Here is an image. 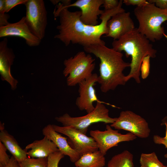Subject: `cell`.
Listing matches in <instances>:
<instances>
[{
  "label": "cell",
  "instance_id": "cell-1",
  "mask_svg": "<svg viewBox=\"0 0 167 167\" xmlns=\"http://www.w3.org/2000/svg\"><path fill=\"white\" fill-rule=\"evenodd\" d=\"M123 0L119 1L116 8L105 11L100 17V23L95 26L86 25L80 20V11H70L68 8H61L57 6L54 14L59 17V24L57 27L58 33L54 38L63 42L66 46L71 43L85 47L92 45H105L101 36L107 32L108 21L115 15L125 11L122 7Z\"/></svg>",
  "mask_w": 167,
  "mask_h": 167
},
{
  "label": "cell",
  "instance_id": "cell-2",
  "mask_svg": "<svg viewBox=\"0 0 167 167\" xmlns=\"http://www.w3.org/2000/svg\"><path fill=\"white\" fill-rule=\"evenodd\" d=\"M84 49L85 52L92 54L100 60L98 83L102 92L107 93L114 90L118 86L126 84L123 71L130 67V63L123 60L122 52L105 45H92Z\"/></svg>",
  "mask_w": 167,
  "mask_h": 167
},
{
  "label": "cell",
  "instance_id": "cell-3",
  "mask_svg": "<svg viewBox=\"0 0 167 167\" xmlns=\"http://www.w3.org/2000/svg\"><path fill=\"white\" fill-rule=\"evenodd\" d=\"M112 46L116 51L124 52L127 58L131 57L130 71L125 76L126 81L133 78L137 83H140V68L143 58L149 56L154 58L156 56L157 51L150 41L135 28L119 39L113 40Z\"/></svg>",
  "mask_w": 167,
  "mask_h": 167
},
{
  "label": "cell",
  "instance_id": "cell-4",
  "mask_svg": "<svg viewBox=\"0 0 167 167\" xmlns=\"http://www.w3.org/2000/svg\"><path fill=\"white\" fill-rule=\"evenodd\" d=\"M134 12L139 24L138 31L150 41L154 42L163 36L167 38L162 26L167 21V9H160L148 2L142 6L136 7Z\"/></svg>",
  "mask_w": 167,
  "mask_h": 167
},
{
  "label": "cell",
  "instance_id": "cell-5",
  "mask_svg": "<svg viewBox=\"0 0 167 167\" xmlns=\"http://www.w3.org/2000/svg\"><path fill=\"white\" fill-rule=\"evenodd\" d=\"M63 74L67 77L69 86H74L87 79L93 74L96 64L95 59L89 54L80 51L74 56L64 60Z\"/></svg>",
  "mask_w": 167,
  "mask_h": 167
},
{
  "label": "cell",
  "instance_id": "cell-6",
  "mask_svg": "<svg viewBox=\"0 0 167 167\" xmlns=\"http://www.w3.org/2000/svg\"><path fill=\"white\" fill-rule=\"evenodd\" d=\"M104 103L96 102L94 110L86 115L72 117L66 113L55 119L63 126H72L82 133L86 134L89 127L92 124L102 122L105 124L114 123L117 118H112L109 115V110Z\"/></svg>",
  "mask_w": 167,
  "mask_h": 167
},
{
  "label": "cell",
  "instance_id": "cell-7",
  "mask_svg": "<svg viewBox=\"0 0 167 167\" xmlns=\"http://www.w3.org/2000/svg\"><path fill=\"white\" fill-rule=\"evenodd\" d=\"M26 23L32 32L41 40L47 24V12L43 0H27L24 4Z\"/></svg>",
  "mask_w": 167,
  "mask_h": 167
},
{
  "label": "cell",
  "instance_id": "cell-8",
  "mask_svg": "<svg viewBox=\"0 0 167 167\" xmlns=\"http://www.w3.org/2000/svg\"><path fill=\"white\" fill-rule=\"evenodd\" d=\"M110 126L116 129L128 131L141 138H148L151 131L146 120L130 110L121 111L116 121Z\"/></svg>",
  "mask_w": 167,
  "mask_h": 167
},
{
  "label": "cell",
  "instance_id": "cell-9",
  "mask_svg": "<svg viewBox=\"0 0 167 167\" xmlns=\"http://www.w3.org/2000/svg\"><path fill=\"white\" fill-rule=\"evenodd\" d=\"M111 127L107 124L104 131L97 130L90 131V135L96 142L99 150L105 156L109 149L117 146L119 143L133 140L137 138L131 132L122 134Z\"/></svg>",
  "mask_w": 167,
  "mask_h": 167
},
{
  "label": "cell",
  "instance_id": "cell-10",
  "mask_svg": "<svg viewBox=\"0 0 167 167\" xmlns=\"http://www.w3.org/2000/svg\"><path fill=\"white\" fill-rule=\"evenodd\" d=\"M52 125L56 131L68 137L73 146L72 148L80 156L86 153L98 150L97 143L92 137L88 136L73 126Z\"/></svg>",
  "mask_w": 167,
  "mask_h": 167
},
{
  "label": "cell",
  "instance_id": "cell-11",
  "mask_svg": "<svg viewBox=\"0 0 167 167\" xmlns=\"http://www.w3.org/2000/svg\"><path fill=\"white\" fill-rule=\"evenodd\" d=\"M98 81V75L93 73L79 84V96L76 99L75 104L80 110H85L87 113L91 112L95 109L93 104L96 101L109 105L98 99L94 87Z\"/></svg>",
  "mask_w": 167,
  "mask_h": 167
},
{
  "label": "cell",
  "instance_id": "cell-12",
  "mask_svg": "<svg viewBox=\"0 0 167 167\" xmlns=\"http://www.w3.org/2000/svg\"><path fill=\"white\" fill-rule=\"evenodd\" d=\"M104 0H77L72 3L65 6L61 3L57 6L61 8L76 7L81 11L80 20L83 23L88 25L95 26L98 24V16L101 15L104 11L100 9Z\"/></svg>",
  "mask_w": 167,
  "mask_h": 167
},
{
  "label": "cell",
  "instance_id": "cell-13",
  "mask_svg": "<svg viewBox=\"0 0 167 167\" xmlns=\"http://www.w3.org/2000/svg\"><path fill=\"white\" fill-rule=\"evenodd\" d=\"M135 28L130 12H119L113 16L108 21L106 36L117 40Z\"/></svg>",
  "mask_w": 167,
  "mask_h": 167
},
{
  "label": "cell",
  "instance_id": "cell-14",
  "mask_svg": "<svg viewBox=\"0 0 167 167\" xmlns=\"http://www.w3.org/2000/svg\"><path fill=\"white\" fill-rule=\"evenodd\" d=\"M10 36H18L24 39L26 44L30 47L38 46L41 41L29 28L25 23V16L16 23H10L0 27V37Z\"/></svg>",
  "mask_w": 167,
  "mask_h": 167
},
{
  "label": "cell",
  "instance_id": "cell-15",
  "mask_svg": "<svg viewBox=\"0 0 167 167\" xmlns=\"http://www.w3.org/2000/svg\"><path fill=\"white\" fill-rule=\"evenodd\" d=\"M7 42L5 38L0 42V74L2 80L8 82L11 89L15 90L18 81L11 75V67L15 56L12 49L8 47Z\"/></svg>",
  "mask_w": 167,
  "mask_h": 167
},
{
  "label": "cell",
  "instance_id": "cell-16",
  "mask_svg": "<svg viewBox=\"0 0 167 167\" xmlns=\"http://www.w3.org/2000/svg\"><path fill=\"white\" fill-rule=\"evenodd\" d=\"M42 132L44 136L52 141L62 153L69 157L72 162L75 163L80 158V156L69 145L67 138L62 136L60 133L56 131L52 125L49 124L45 126Z\"/></svg>",
  "mask_w": 167,
  "mask_h": 167
},
{
  "label": "cell",
  "instance_id": "cell-17",
  "mask_svg": "<svg viewBox=\"0 0 167 167\" xmlns=\"http://www.w3.org/2000/svg\"><path fill=\"white\" fill-rule=\"evenodd\" d=\"M28 157L39 158L47 157L51 154L59 151L55 144L47 137L36 140L25 147Z\"/></svg>",
  "mask_w": 167,
  "mask_h": 167
},
{
  "label": "cell",
  "instance_id": "cell-18",
  "mask_svg": "<svg viewBox=\"0 0 167 167\" xmlns=\"http://www.w3.org/2000/svg\"><path fill=\"white\" fill-rule=\"evenodd\" d=\"M0 124V141L17 161L21 162L28 157L27 151L22 149L14 137L4 129L3 124L1 122Z\"/></svg>",
  "mask_w": 167,
  "mask_h": 167
},
{
  "label": "cell",
  "instance_id": "cell-19",
  "mask_svg": "<svg viewBox=\"0 0 167 167\" xmlns=\"http://www.w3.org/2000/svg\"><path fill=\"white\" fill-rule=\"evenodd\" d=\"M74 163L76 167H104L105 159V155L98 150L84 154Z\"/></svg>",
  "mask_w": 167,
  "mask_h": 167
},
{
  "label": "cell",
  "instance_id": "cell-20",
  "mask_svg": "<svg viewBox=\"0 0 167 167\" xmlns=\"http://www.w3.org/2000/svg\"><path fill=\"white\" fill-rule=\"evenodd\" d=\"M133 156L125 150L113 156L109 161L107 167H134Z\"/></svg>",
  "mask_w": 167,
  "mask_h": 167
},
{
  "label": "cell",
  "instance_id": "cell-21",
  "mask_svg": "<svg viewBox=\"0 0 167 167\" xmlns=\"http://www.w3.org/2000/svg\"><path fill=\"white\" fill-rule=\"evenodd\" d=\"M139 163L140 167H165L154 152L149 153H142Z\"/></svg>",
  "mask_w": 167,
  "mask_h": 167
},
{
  "label": "cell",
  "instance_id": "cell-22",
  "mask_svg": "<svg viewBox=\"0 0 167 167\" xmlns=\"http://www.w3.org/2000/svg\"><path fill=\"white\" fill-rule=\"evenodd\" d=\"M47 158H35L28 157L19 163L20 167H47Z\"/></svg>",
  "mask_w": 167,
  "mask_h": 167
},
{
  "label": "cell",
  "instance_id": "cell-23",
  "mask_svg": "<svg viewBox=\"0 0 167 167\" xmlns=\"http://www.w3.org/2000/svg\"><path fill=\"white\" fill-rule=\"evenodd\" d=\"M64 156L60 151L50 154L47 157V167H58L60 161Z\"/></svg>",
  "mask_w": 167,
  "mask_h": 167
},
{
  "label": "cell",
  "instance_id": "cell-24",
  "mask_svg": "<svg viewBox=\"0 0 167 167\" xmlns=\"http://www.w3.org/2000/svg\"><path fill=\"white\" fill-rule=\"evenodd\" d=\"M151 57L147 56L144 57L142 61L140 68V75L143 79L147 78L150 73V58Z\"/></svg>",
  "mask_w": 167,
  "mask_h": 167
},
{
  "label": "cell",
  "instance_id": "cell-25",
  "mask_svg": "<svg viewBox=\"0 0 167 167\" xmlns=\"http://www.w3.org/2000/svg\"><path fill=\"white\" fill-rule=\"evenodd\" d=\"M163 123L166 126L165 134L164 137H161L157 135L153 137V141L156 144H163L167 148V117H165L163 120ZM165 158H167V153L164 155Z\"/></svg>",
  "mask_w": 167,
  "mask_h": 167
},
{
  "label": "cell",
  "instance_id": "cell-26",
  "mask_svg": "<svg viewBox=\"0 0 167 167\" xmlns=\"http://www.w3.org/2000/svg\"><path fill=\"white\" fill-rule=\"evenodd\" d=\"M7 149L0 141V167H5L10 157L6 153Z\"/></svg>",
  "mask_w": 167,
  "mask_h": 167
},
{
  "label": "cell",
  "instance_id": "cell-27",
  "mask_svg": "<svg viewBox=\"0 0 167 167\" xmlns=\"http://www.w3.org/2000/svg\"><path fill=\"white\" fill-rule=\"evenodd\" d=\"M5 11L4 0H0V27L7 25L10 15Z\"/></svg>",
  "mask_w": 167,
  "mask_h": 167
},
{
  "label": "cell",
  "instance_id": "cell-28",
  "mask_svg": "<svg viewBox=\"0 0 167 167\" xmlns=\"http://www.w3.org/2000/svg\"><path fill=\"white\" fill-rule=\"evenodd\" d=\"M27 0H4L5 11L6 13L9 11L16 6L24 4Z\"/></svg>",
  "mask_w": 167,
  "mask_h": 167
},
{
  "label": "cell",
  "instance_id": "cell-29",
  "mask_svg": "<svg viewBox=\"0 0 167 167\" xmlns=\"http://www.w3.org/2000/svg\"><path fill=\"white\" fill-rule=\"evenodd\" d=\"M118 0H104L103 6L105 11L111 10L117 7L119 4Z\"/></svg>",
  "mask_w": 167,
  "mask_h": 167
},
{
  "label": "cell",
  "instance_id": "cell-30",
  "mask_svg": "<svg viewBox=\"0 0 167 167\" xmlns=\"http://www.w3.org/2000/svg\"><path fill=\"white\" fill-rule=\"evenodd\" d=\"M148 2L146 0H124L123 2L127 6H136L139 7L143 6Z\"/></svg>",
  "mask_w": 167,
  "mask_h": 167
},
{
  "label": "cell",
  "instance_id": "cell-31",
  "mask_svg": "<svg viewBox=\"0 0 167 167\" xmlns=\"http://www.w3.org/2000/svg\"><path fill=\"white\" fill-rule=\"evenodd\" d=\"M150 3H154L157 7L164 10L167 9V0H149Z\"/></svg>",
  "mask_w": 167,
  "mask_h": 167
},
{
  "label": "cell",
  "instance_id": "cell-32",
  "mask_svg": "<svg viewBox=\"0 0 167 167\" xmlns=\"http://www.w3.org/2000/svg\"><path fill=\"white\" fill-rule=\"evenodd\" d=\"M5 167H20L19 163L12 156Z\"/></svg>",
  "mask_w": 167,
  "mask_h": 167
},
{
  "label": "cell",
  "instance_id": "cell-33",
  "mask_svg": "<svg viewBox=\"0 0 167 167\" xmlns=\"http://www.w3.org/2000/svg\"><path fill=\"white\" fill-rule=\"evenodd\" d=\"M165 167H167V165L166 166L165 165Z\"/></svg>",
  "mask_w": 167,
  "mask_h": 167
},
{
  "label": "cell",
  "instance_id": "cell-34",
  "mask_svg": "<svg viewBox=\"0 0 167 167\" xmlns=\"http://www.w3.org/2000/svg\"></svg>",
  "mask_w": 167,
  "mask_h": 167
}]
</instances>
